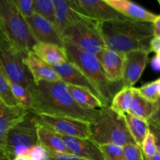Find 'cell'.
Here are the masks:
<instances>
[{"instance_id": "obj_1", "label": "cell", "mask_w": 160, "mask_h": 160, "mask_svg": "<svg viewBox=\"0 0 160 160\" xmlns=\"http://www.w3.org/2000/svg\"><path fill=\"white\" fill-rule=\"evenodd\" d=\"M33 98L31 111L35 113L69 117L91 123L96 120L99 109L80 106L70 95L67 84L62 81L34 82L30 91Z\"/></svg>"}, {"instance_id": "obj_2", "label": "cell", "mask_w": 160, "mask_h": 160, "mask_svg": "<svg viewBox=\"0 0 160 160\" xmlns=\"http://www.w3.org/2000/svg\"><path fill=\"white\" fill-rule=\"evenodd\" d=\"M100 32L108 49L123 54L136 50L151 52L152 23L128 18L105 20L100 21Z\"/></svg>"}, {"instance_id": "obj_3", "label": "cell", "mask_w": 160, "mask_h": 160, "mask_svg": "<svg viewBox=\"0 0 160 160\" xmlns=\"http://www.w3.org/2000/svg\"><path fill=\"white\" fill-rule=\"evenodd\" d=\"M63 48L69 62L74 64L96 88L105 106H109L114 95L123 88L122 83L113 84L106 78L99 59L95 55L84 51L63 40Z\"/></svg>"}, {"instance_id": "obj_4", "label": "cell", "mask_w": 160, "mask_h": 160, "mask_svg": "<svg viewBox=\"0 0 160 160\" xmlns=\"http://www.w3.org/2000/svg\"><path fill=\"white\" fill-rule=\"evenodd\" d=\"M89 128L90 138L98 145L114 144L123 147L128 144H136L123 117L112 111L109 106L100 109L99 115L95 121L89 123Z\"/></svg>"}, {"instance_id": "obj_5", "label": "cell", "mask_w": 160, "mask_h": 160, "mask_svg": "<svg viewBox=\"0 0 160 160\" xmlns=\"http://www.w3.org/2000/svg\"><path fill=\"white\" fill-rule=\"evenodd\" d=\"M61 37L96 56L106 48L100 32V21L78 13L64 29Z\"/></svg>"}, {"instance_id": "obj_6", "label": "cell", "mask_w": 160, "mask_h": 160, "mask_svg": "<svg viewBox=\"0 0 160 160\" xmlns=\"http://www.w3.org/2000/svg\"><path fill=\"white\" fill-rule=\"evenodd\" d=\"M0 32L25 52L32 51L37 43L25 17L11 0H0Z\"/></svg>"}, {"instance_id": "obj_7", "label": "cell", "mask_w": 160, "mask_h": 160, "mask_svg": "<svg viewBox=\"0 0 160 160\" xmlns=\"http://www.w3.org/2000/svg\"><path fill=\"white\" fill-rule=\"evenodd\" d=\"M25 52L0 32V68L8 80L31 91L34 79L24 62Z\"/></svg>"}, {"instance_id": "obj_8", "label": "cell", "mask_w": 160, "mask_h": 160, "mask_svg": "<svg viewBox=\"0 0 160 160\" xmlns=\"http://www.w3.org/2000/svg\"><path fill=\"white\" fill-rule=\"evenodd\" d=\"M38 144V123L34 112L29 111L9 128L3 151L9 159L13 160L20 155H28L31 148Z\"/></svg>"}, {"instance_id": "obj_9", "label": "cell", "mask_w": 160, "mask_h": 160, "mask_svg": "<svg viewBox=\"0 0 160 160\" xmlns=\"http://www.w3.org/2000/svg\"><path fill=\"white\" fill-rule=\"evenodd\" d=\"M34 113L38 125L48 131L62 136L90 138V128L87 122L69 117Z\"/></svg>"}, {"instance_id": "obj_10", "label": "cell", "mask_w": 160, "mask_h": 160, "mask_svg": "<svg viewBox=\"0 0 160 160\" xmlns=\"http://www.w3.org/2000/svg\"><path fill=\"white\" fill-rule=\"evenodd\" d=\"M71 9L83 17L105 21L109 20H120L123 17L112 9L103 0H68Z\"/></svg>"}, {"instance_id": "obj_11", "label": "cell", "mask_w": 160, "mask_h": 160, "mask_svg": "<svg viewBox=\"0 0 160 160\" xmlns=\"http://www.w3.org/2000/svg\"><path fill=\"white\" fill-rule=\"evenodd\" d=\"M149 53L143 50L125 53L122 73L123 88H133L138 81L148 62Z\"/></svg>"}, {"instance_id": "obj_12", "label": "cell", "mask_w": 160, "mask_h": 160, "mask_svg": "<svg viewBox=\"0 0 160 160\" xmlns=\"http://www.w3.org/2000/svg\"><path fill=\"white\" fill-rule=\"evenodd\" d=\"M25 20L36 42L63 47V39L52 23L34 12L29 17H25Z\"/></svg>"}, {"instance_id": "obj_13", "label": "cell", "mask_w": 160, "mask_h": 160, "mask_svg": "<svg viewBox=\"0 0 160 160\" xmlns=\"http://www.w3.org/2000/svg\"><path fill=\"white\" fill-rule=\"evenodd\" d=\"M52 67L62 82L67 84V85H72L86 89L102 102L96 88L74 64L67 61L59 65L52 66Z\"/></svg>"}, {"instance_id": "obj_14", "label": "cell", "mask_w": 160, "mask_h": 160, "mask_svg": "<svg viewBox=\"0 0 160 160\" xmlns=\"http://www.w3.org/2000/svg\"><path fill=\"white\" fill-rule=\"evenodd\" d=\"M61 138L73 156L86 160H104L99 145L91 138L62 135Z\"/></svg>"}, {"instance_id": "obj_15", "label": "cell", "mask_w": 160, "mask_h": 160, "mask_svg": "<svg viewBox=\"0 0 160 160\" xmlns=\"http://www.w3.org/2000/svg\"><path fill=\"white\" fill-rule=\"evenodd\" d=\"M108 81L113 84L122 83L124 54L105 48L98 56Z\"/></svg>"}, {"instance_id": "obj_16", "label": "cell", "mask_w": 160, "mask_h": 160, "mask_svg": "<svg viewBox=\"0 0 160 160\" xmlns=\"http://www.w3.org/2000/svg\"><path fill=\"white\" fill-rule=\"evenodd\" d=\"M106 2L119 13L131 20L153 23L158 17L131 0H109Z\"/></svg>"}, {"instance_id": "obj_17", "label": "cell", "mask_w": 160, "mask_h": 160, "mask_svg": "<svg viewBox=\"0 0 160 160\" xmlns=\"http://www.w3.org/2000/svg\"><path fill=\"white\" fill-rule=\"evenodd\" d=\"M24 62L35 83L39 81H62L52 67L44 62L32 51L29 52L25 56Z\"/></svg>"}, {"instance_id": "obj_18", "label": "cell", "mask_w": 160, "mask_h": 160, "mask_svg": "<svg viewBox=\"0 0 160 160\" xmlns=\"http://www.w3.org/2000/svg\"><path fill=\"white\" fill-rule=\"evenodd\" d=\"M30 110L20 106H8L0 100V148L3 150L9 128L23 118Z\"/></svg>"}, {"instance_id": "obj_19", "label": "cell", "mask_w": 160, "mask_h": 160, "mask_svg": "<svg viewBox=\"0 0 160 160\" xmlns=\"http://www.w3.org/2000/svg\"><path fill=\"white\" fill-rule=\"evenodd\" d=\"M32 52L50 66L59 65L68 61L63 47L53 44L37 42L33 47Z\"/></svg>"}, {"instance_id": "obj_20", "label": "cell", "mask_w": 160, "mask_h": 160, "mask_svg": "<svg viewBox=\"0 0 160 160\" xmlns=\"http://www.w3.org/2000/svg\"><path fill=\"white\" fill-rule=\"evenodd\" d=\"M157 109V102L147 99L139 93L136 88H133V95L128 113L148 120L152 117Z\"/></svg>"}, {"instance_id": "obj_21", "label": "cell", "mask_w": 160, "mask_h": 160, "mask_svg": "<svg viewBox=\"0 0 160 160\" xmlns=\"http://www.w3.org/2000/svg\"><path fill=\"white\" fill-rule=\"evenodd\" d=\"M38 143L50 152L71 154L61 135L38 125Z\"/></svg>"}, {"instance_id": "obj_22", "label": "cell", "mask_w": 160, "mask_h": 160, "mask_svg": "<svg viewBox=\"0 0 160 160\" xmlns=\"http://www.w3.org/2000/svg\"><path fill=\"white\" fill-rule=\"evenodd\" d=\"M55 9V27L62 35L64 29L75 18L77 12L71 9L68 0H52Z\"/></svg>"}, {"instance_id": "obj_23", "label": "cell", "mask_w": 160, "mask_h": 160, "mask_svg": "<svg viewBox=\"0 0 160 160\" xmlns=\"http://www.w3.org/2000/svg\"><path fill=\"white\" fill-rule=\"evenodd\" d=\"M123 118L134 142L141 147L147 134L149 132L148 121L144 119L134 117L129 113L124 114Z\"/></svg>"}, {"instance_id": "obj_24", "label": "cell", "mask_w": 160, "mask_h": 160, "mask_svg": "<svg viewBox=\"0 0 160 160\" xmlns=\"http://www.w3.org/2000/svg\"><path fill=\"white\" fill-rule=\"evenodd\" d=\"M67 88L74 101L84 109H99L105 106L99 98L86 89L72 85H67Z\"/></svg>"}, {"instance_id": "obj_25", "label": "cell", "mask_w": 160, "mask_h": 160, "mask_svg": "<svg viewBox=\"0 0 160 160\" xmlns=\"http://www.w3.org/2000/svg\"><path fill=\"white\" fill-rule=\"evenodd\" d=\"M133 88H122L114 95L110 103L109 108L122 117L128 112L132 99Z\"/></svg>"}, {"instance_id": "obj_26", "label": "cell", "mask_w": 160, "mask_h": 160, "mask_svg": "<svg viewBox=\"0 0 160 160\" xmlns=\"http://www.w3.org/2000/svg\"><path fill=\"white\" fill-rule=\"evenodd\" d=\"M9 87L19 106L31 111L33 106V98L31 92L20 84L8 80Z\"/></svg>"}, {"instance_id": "obj_27", "label": "cell", "mask_w": 160, "mask_h": 160, "mask_svg": "<svg viewBox=\"0 0 160 160\" xmlns=\"http://www.w3.org/2000/svg\"><path fill=\"white\" fill-rule=\"evenodd\" d=\"M33 11L55 24V9L52 0H33Z\"/></svg>"}, {"instance_id": "obj_28", "label": "cell", "mask_w": 160, "mask_h": 160, "mask_svg": "<svg viewBox=\"0 0 160 160\" xmlns=\"http://www.w3.org/2000/svg\"><path fill=\"white\" fill-rule=\"evenodd\" d=\"M0 100L8 106H19L12 95L7 78L1 68H0Z\"/></svg>"}, {"instance_id": "obj_29", "label": "cell", "mask_w": 160, "mask_h": 160, "mask_svg": "<svg viewBox=\"0 0 160 160\" xmlns=\"http://www.w3.org/2000/svg\"><path fill=\"white\" fill-rule=\"evenodd\" d=\"M104 160H124L123 147L114 144L98 145Z\"/></svg>"}, {"instance_id": "obj_30", "label": "cell", "mask_w": 160, "mask_h": 160, "mask_svg": "<svg viewBox=\"0 0 160 160\" xmlns=\"http://www.w3.org/2000/svg\"><path fill=\"white\" fill-rule=\"evenodd\" d=\"M141 148H142L145 159H150L157 153L158 150L157 147H156L155 137L150 131L144 140Z\"/></svg>"}, {"instance_id": "obj_31", "label": "cell", "mask_w": 160, "mask_h": 160, "mask_svg": "<svg viewBox=\"0 0 160 160\" xmlns=\"http://www.w3.org/2000/svg\"><path fill=\"white\" fill-rule=\"evenodd\" d=\"M139 93L145 97L147 99L152 102H157L160 98L159 92H158V86L156 81H152V82L147 83L143 86L138 88Z\"/></svg>"}, {"instance_id": "obj_32", "label": "cell", "mask_w": 160, "mask_h": 160, "mask_svg": "<svg viewBox=\"0 0 160 160\" xmlns=\"http://www.w3.org/2000/svg\"><path fill=\"white\" fill-rule=\"evenodd\" d=\"M124 160H145L142 148L136 144H128L123 146Z\"/></svg>"}, {"instance_id": "obj_33", "label": "cell", "mask_w": 160, "mask_h": 160, "mask_svg": "<svg viewBox=\"0 0 160 160\" xmlns=\"http://www.w3.org/2000/svg\"><path fill=\"white\" fill-rule=\"evenodd\" d=\"M31 160H48L50 152L40 144L34 145L28 153Z\"/></svg>"}, {"instance_id": "obj_34", "label": "cell", "mask_w": 160, "mask_h": 160, "mask_svg": "<svg viewBox=\"0 0 160 160\" xmlns=\"http://www.w3.org/2000/svg\"><path fill=\"white\" fill-rule=\"evenodd\" d=\"M11 1L24 17H28L34 13L33 0H11Z\"/></svg>"}, {"instance_id": "obj_35", "label": "cell", "mask_w": 160, "mask_h": 160, "mask_svg": "<svg viewBox=\"0 0 160 160\" xmlns=\"http://www.w3.org/2000/svg\"><path fill=\"white\" fill-rule=\"evenodd\" d=\"M156 53L152 59V65L156 70H160V38L154 37L151 41V52Z\"/></svg>"}, {"instance_id": "obj_36", "label": "cell", "mask_w": 160, "mask_h": 160, "mask_svg": "<svg viewBox=\"0 0 160 160\" xmlns=\"http://www.w3.org/2000/svg\"><path fill=\"white\" fill-rule=\"evenodd\" d=\"M148 124H149V131L152 133L156 140V147H157L158 152L160 153V126L157 123H155L152 120H148Z\"/></svg>"}, {"instance_id": "obj_37", "label": "cell", "mask_w": 160, "mask_h": 160, "mask_svg": "<svg viewBox=\"0 0 160 160\" xmlns=\"http://www.w3.org/2000/svg\"><path fill=\"white\" fill-rule=\"evenodd\" d=\"M48 160H86L73 156L72 154H64V153L50 152Z\"/></svg>"}, {"instance_id": "obj_38", "label": "cell", "mask_w": 160, "mask_h": 160, "mask_svg": "<svg viewBox=\"0 0 160 160\" xmlns=\"http://www.w3.org/2000/svg\"><path fill=\"white\" fill-rule=\"evenodd\" d=\"M152 28L154 37L160 38V15H158V17L152 23Z\"/></svg>"}, {"instance_id": "obj_39", "label": "cell", "mask_w": 160, "mask_h": 160, "mask_svg": "<svg viewBox=\"0 0 160 160\" xmlns=\"http://www.w3.org/2000/svg\"><path fill=\"white\" fill-rule=\"evenodd\" d=\"M150 120H152L160 126V98L157 101V109H156V112H155L154 115L152 116V117Z\"/></svg>"}, {"instance_id": "obj_40", "label": "cell", "mask_w": 160, "mask_h": 160, "mask_svg": "<svg viewBox=\"0 0 160 160\" xmlns=\"http://www.w3.org/2000/svg\"><path fill=\"white\" fill-rule=\"evenodd\" d=\"M0 160H10L4 151L0 148Z\"/></svg>"}, {"instance_id": "obj_41", "label": "cell", "mask_w": 160, "mask_h": 160, "mask_svg": "<svg viewBox=\"0 0 160 160\" xmlns=\"http://www.w3.org/2000/svg\"><path fill=\"white\" fill-rule=\"evenodd\" d=\"M13 160H31L28 155H20V156H17Z\"/></svg>"}, {"instance_id": "obj_42", "label": "cell", "mask_w": 160, "mask_h": 160, "mask_svg": "<svg viewBox=\"0 0 160 160\" xmlns=\"http://www.w3.org/2000/svg\"><path fill=\"white\" fill-rule=\"evenodd\" d=\"M145 160H160V153L157 152V153L154 156H152L150 159H145Z\"/></svg>"}, {"instance_id": "obj_43", "label": "cell", "mask_w": 160, "mask_h": 160, "mask_svg": "<svg viewBox=\"0 0 160 160\" xmlns=\"http://www.w3.org/2000/svg\"><path fill=\"white\" fill-rule=\"evenodd\" d=\"M156 82H157V86H158V92H159V96H160V78L159 79L156 80Z\"/></svg>"}, {"instance_id": "obj_44", "label": "cell", "mask_w": 160, "mask_h": 160, "mask_svg": "<svg viewBox=\"0 0 160 160\" xmlns=\"http://www.w3.org/2000/svg\"><path fill=\"white\" fill-rule=\"evenodd\" d=\"M158 2H159V5H160V0H158Z\"/></svg>"}, {"instance_id": "obj_45", "label": "cell", "mask_w": 160, "mask_h": 160, "mask_svg": "<svg viewBox=\"0 0 160 160\" xmlns=\"http://www.w3.org/2000/svg\"><path fill=\"white\" fill-rule=\"evenodd\" d=\"M103 1H105V2H106V1H109V0H103Z\"/></svg>"}]
</instances>
